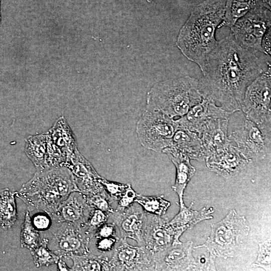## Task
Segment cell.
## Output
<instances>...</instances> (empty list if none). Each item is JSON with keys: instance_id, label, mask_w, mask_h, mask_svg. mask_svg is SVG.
<instances>
[{"instance_id": "obj_1", "label": "cell", "mask_w": 271, "mask_h": 271, "mask_svg": "<svg viewBox=\"0 0 271 271\" xmlns=\"http://www.w3.org/2000/svg\"><path fill=\"white\" fill-rule=\"evenodd\" d=\"M258 53L242 47L230 34L218 41L201 70L203 97L230 114L240 110L247 87L270 67V59L261 58Z\"/></svg>"}, {"instance_id": "obj_2", "label": "cell", "mask_w": 271, "mask_h": 271, "mask_svg": "<svg viewBox=\"0 0 271 271\" xmlns=\"http://www.w3.org/2000/svg\"><path fill=\"white\" fill-rule=\"evenodd\" d=\"M227 0H205L192 11L180 29L176 44L182 53L201 70L215 48L217 28L223 20Z\"/></svg>"}, {"instance_id": "obj_3", "label": "cell", "mask_w": 271, "mask_h": 271, "mask_svg": "<svg viewBox=\"0 0 271 271\" xmlns=\"http://www.w3.org/2000/svg\"><path fill=\"white\" fill-rule=\"evenodd\" d=\"M74 191H79L70 169L61 166L37 170L16 191V196L28 205L29 211H43L52 216Z\"/></svg>"}, {"instance_id": "obj_4", "label": "cell", "mask_w": 271, "mask_h": 271, "mask_svg": "<svg viewBox=\"0 0 271 271\" xmlns=\"http://www.w3.org/2000/svg\"><path fill=\"white\" fill-rule=\"evenodd\" d=\"M200 82L185 76L157 83L147 94L146 107L177 119L203 98Z\"/></svg>"}, {"instance_id": "obj_5", "label": "cell", "mask_w": 271, "mask_h": 271, "mask_svg": "<svg viewBox=\"0 0 271 271\" xmlns=\"http://www.w3.org/2000/svg\"><path fill=\"white\" fill-rule=\"evenodd\" d=\"M250 228L245 217L231 210L219 222L211 224L205 246L214 256L232 257L248 235Z\"/></svg>"}, {"instance_id": "obj_6", "label": "cell", "mask_w": 271, "mask_h": 271, "mask_svg": "<svg viewBox=\"0 0 271 271\" xmlns=\"http://www.w3.org/2000/svg\"><path fill=\"white\" fill-rule=\"evenodd\" d=\"M178 127L175 119L160 111L146 107L138 120L136 132L143 147L162 152L171 146Z\"/></svg>"}, {"instance_id": "obj_7", "label": "cell", "mask_w": 271, "mask_h": 271, "mask_svg": "<svg viewBox=\"0 0 271 271\" xmlns=\"http://www.w3.org/2000/svg\"><path fill=\"white\" fill-rule=\"evenodd\" d=\"M270 24V9L257 3L230 28V35L242 47L263 53L261 40Z\"/></svg>"}, {"instance_id": "obj_8", "label": "cell", "mask_w": 271, "mask_h": 271, "mask_svg": "<svg viewBox=\"0 0 271 271\" xmlns=\"http://www.w3.org/2000/svg\"><path fill=\"white\" fill-rule=\"evenodd\" d=\"M50 230L53 236L49 241L48 247L60 258H67L71 255L90 252L92 236L86 226L53 222Z\"/></svg>"}, {"instance_id": "obj_9", "label": "cell", "mask_w": 271, "mask_h": 271, "mask_svg": "<svg viewBox=\"0 0 271 271\" xmlns=\"http://www.w3.org/2000/svg\"><path fill=\"white\" fill-rule=\"evenodd\" d=\"M270 67L247 87L241 110L246 119L257 125L270 123Z\"/></svg>"}, {"instance_id": "obj_10", "label": "cell", "mask_w": 271, "mask_h": 271, "mask_svg": "<svg viewBox=\"0 0 271 271\" xmlns=\"http://www.w3.org/2000/svg\"><path fill=\"white\" fill-rule=\"evenodd\" d=\"M235 145L249 161L262 159L270 147V123L257 125L247 120L228 134Z\"/></svg>"}, {"instance_id": "obj_11", "label": "cell", "mask_w": 271, "mask_h": 271, "mask_svg": "<svg viewBox=\"0 0 271 271\" xmlns=\"http://www.w3.org/2000/svg\"><path fill=\"white\" fill-rule=\"evenodd\" d=\"M110 256V270H154L153 253L144 246L128 244L126 239L118 240Z\"/></svg>"}, {"instance_id": "obj_12", "label": "cell", "mask_w": 271, "mask_h": 271, "mask_svg": "<svg viewBox=\"0 0 271 271\" xmlns=\"http://www.w3.org/2000/svg\"><path fill=\"white\" fill-rule=\"evenodd\" d=\"M147 213L135 202L123 210H115L108 214L107 221L114 224L119 239L130 238L143 246V235Z\"/></svg>"}, {"instance_id": "obj_13", "label": "cell", "mask_w": 271, "mask_h": 271, "mask_svg": "<svg viewBox=\"0 0 271 271\" xmlns=\"http://www.w3.org/2000/svg\"><path fill=\"white\" fill-rule=\"evenodd\" d=\"M181 235L167 218L147 213L143 235V246L153 254L180 242Z\"/></svg>"}, {"instance_id": "obj_14", "label": "cell", "mask_w": 271, "mask_h": 271, "mask_svg": "<svg viewBox=\"0 0 271 271\" xmlns=\"http://www.w3.org/2000/svg\"><path fill=\"white\" fill-rule=\"evenodd\" d=\"M193 249L192 241H181L154 253V270H193Z\"/></svg>"}, {"instance_id": "obj_15", "label": "cell", "mask_w": 271, "mask_h": 271, "mask_svg": "<svg viewBox=\"0 0 271 271\" xmlns=\"http://www.w3.org/2000/svg\"><path fill=\"white\" fill-rule=\"evenodd\" d=\"M205 161L209 170L224 178L235 176L249 162L240 150L229 141L223 149L208 157Z\"/></svg>"}, {"instance_id": "obj_16", "label": "cell", "mask_w": 271, "mask_h": 271, "mask_svg": "<svg viewBox=\"0 0 271 271\" xmlns=\"http://www.w3.org/2000/svg\"><path fill=\"white\" fill-rule=\"evenodd\" d=\"M67 167L70 169L73 174L79 192L86 197L91 196L104 190L100 183L101 177L77 150L71 156Z\"/></svg>"}, {"instance_id": "obj_17", "label": "cell", "mask_w": 271, "mask_h": 271, "mask_svg": "<svg viewBox=\"0 0 271 271\" xmlns=\"http://www.w3.org/2000/svg\"><path fill=\"white\" fill-rule=\"evenodd\" d=\"M229 113L213 100L203 97L199 103L191 107L183 116L176 120L179 128L196 133L198 136L210 119L229 116Z\"/></svg>"}, {"instance_id": "obj_18", "label": "cell", "mask_w": 271, "mask_h": 271, "mask_svg": "<svg viewBox=\"0 0 271 271\" xmlns=\"http://www.w3.org/2000/svg\"><path fill=\"white\" fill-rule=\"evenodd\" d=\"M94 208L79 191L72 192L51 216L53 222L84 226Z\"/></svg>"}, {"instance_id": "obj_19", "label": "cell", "mask_w": 271, "mask_h": 271, "mask_svg": "<svg viewBox=\"0 0 271 271\" xmlns=\"http://www.w3.org/2000/svg\"><path fill=\"white\" fill-rule=\"evenodd\" d=\"M228 117L229 116H225L210 119L204 125L199 135L206 151L207 158L223 149L229 143Z\"/></svg>"}, {"instance_id": "obj_20", "label": "cell", "mask_w": 271, "mask_h": 271, "mask_svg": "<svg viewBox=\"0 0 271 271\" xmlns=\"http://www.w3.org/2000/svg\"><path fill=\"white\" fill-rule=\"evenodd\" d=\"M47 133L48 143L51 151L65 161L68 165L76 149L75 140L64 117L61 116L58 119Z\"/></svg>"}, {"instance_id": "obj_21", "label": "cell", "mask_w": 271, "mask_h": 271, "mask_svg": "<svg viewBox=\"0 0 271 271\" xmlns=\"http://www.w3.org/2000/svg\"><path fill=\"white\" fill-rule=\"evenodd\" d=\"M162 152L168 155L176 167V179L172 188L178 196L180 207H183L185 205L184 192L194 176L195 169L191 165L189 158L176 148L171 146L163 150Z\"/></svg>"}, {"instance_id": "obj_22", "label": "cell", "mask_w": 271, "mask_h": 271, "mask_svg": "<svg viewBox=\"0 0 271 271\" xmlns=\"http://www.w3.org/2000/svg\"><path fill=\"white\" fill-rule=\"evenodd\" d=\"M171 146L191 159L203 161L207 158L206 151L199 136L187 129L178 127L173 137Z\"/></svg>"}, {"instance_id": "obj_23", "label": "cell", "mask_w": 271, "mask_h": 271, "mask_svg": "<svg viewBox=\"0 0 271 271\" xmlns=\"http://www.w3.org/2000/svg\"><path fill=\"white\" fill-rule=\"evenodd\" d=\"M193 204V203H192L189 207L185 205L180 207L179 212L172 220H169L172 227L181 235L199 222L213 218L211 215L214 212L212 207L208 209L204 207L200 211H195L192 209Z\"/></svg>"}, {"instance_id": "obj_24", "label": "cell", "mask_w": 271, "mask_h": 271, "mask_svg": "<svg viewBox=\"0 0 271 271\" xmlns=\"http://www.w3.org/2000/svg\"><path fill=\"white\" fill-rule=\"evenodd\" d=\"M47 132L30 136L26 140L25 153L37 170L47 168Z\"/></svg>"}, {"instance_id": "obj_25", "label": "cell", "mask_w": 271, "mask_h": 271, "mask_svg": "<svg viewBox=\"0 0 271 271\" xmlns=\"http://www.w3.org/2000/svg\"><path fill=\"white\" fill-rule=\"evenodd\" d=\"M69 258L73 261L72 270H110V258L106 254L95 255L90 252L85 254L71 255Z\"/></svg>"}, {"instance_id": "obj_26", "label": "cell", "mask_w": 271, "mask_h": 271, "mask_svg": "<svg viewBox=\"0 0 271 271\" xmlns=\"http://www.w3.org/2000/svg\"><path fill=\"white\" fill-rule=\"evenodd\" d=\"M16 196V191L9 188L0 191V226L3 229L11 228L17 220Z\"/></svg>"}, {"instance_id": "obj_27", "label": "cell", "mask_w": 271, "mask_h": 271, "mask_svg": "<svg viewBox=\"0 0 271 271\" xmlns=\"http://www.w3.org/2000/svg\"><path fill=\"white\" fill-rule=\"evenodd\" d=\"M257 0H227L223 20L218 28H231L240 18L254 8Z\"/></svg>"}, {"instance_id": "obj_28", "label": "cell", "mask_w": 271, "mask_h": 271, "mask_svg": "<svg viewBox=\"0 0 271 271\" xmlns=\"http://www.w3.org/2000/svg\"><path fill=\"white\" fill-rule=\"evenodd\" d=\"M135 202L147 213L158 216L165 214L171 205L170 202L164 199V195L145 196L139 194Z\"/></svg>"}, {"instance_id": "obj_29", "label": "cell", "mask_w": 271, "mask_h": 271, "mask_svg": "<svg viewBox=\"0 0 271 271\" xmlns=\"http://www.w3.org/2000/svg\"><path fill=\"white\" fill-rule=\"evenodd\" d=\"M40 232L33 226L29 211L26 212L24 222L21 226L20 244L22 248L32 251L39 244L41 239Z\"/></svg>"}, {"instance_id": "obj_30", "label": "cell", "mask_w": 271, "mask_h": 271, "mask_svg": "<svg viewBox=\"0 0 271 271\" xmlns=\"http://www.w3.org/2000/svg\"><path fill=\"white\" fill-rule=\"evenodd\" d=\"M49 241L48 238H43L38 246L31 251L34 262L37 267L57 264L61 258L48 247Z\"/></svg>"}, {"instance_id": "obj_31", "label": "cell", "mask_w": 271, "mask_h": 271, "mask_svg": "<svg viewBox=\"0 0 271 271\" xmlns=\"http://www.w3.org/2000/svg\"><path fill=\"white\" fill-rule=\"evenodd\" d=\"M194 258L193 270H215L214 256L204 245L193 247Z\"/></svg>"}, {"instance_id": "obj_32", "label": "cell", "mask_w": 271, "mask_h": 271, "mask_svg": "<svg viewBox=\"0 0 271 271\" xmlns=\"http://www.w3.org/2000/svg\"><path fill=\"white\" fill-rule=\"evenodd\" d=\"M88 203L94 208L101 210L108 214L113 212L115 208L113 204L115 202L104 190L89 197H86Z\"/></svg>"}, {"instance_id": "obj_33", "label": "cell", "mask_w": 271, "mask_h": 271, "mask_svg": "<svg viewBox=\"0 0 271 271\" xmlns=\"http://www.w3.org/2000/svg\"><path fill=\"white\" fill-rule=\"evenodd\" d=\"M259 249L257 258L253 265L266 270L270 269V241L268 239L258 244Z\"/></svg>"}, {"instance_id": "obj_34", "label": "cell", "mask_w": 271, "mask_h": 271, "mask_svg": "<svg viewBox=\"0 0 271 271\" xmlns=\"http://www.w3.org/2000/svg\"><path fill=\"white\" fill-rule=\"evenodd\" d=\"M108 217V213L98 209H93L85 225L92 237L96 230L107 222Z\"/></svg>"}, {"instance_id": "obj_35", "label": "cell", "mask_w": 271, "mask_h": 271, "mask_svg": "<svg viewBox=\"0 0 271 271\" xmlns=\"http://www.w3.org/2000/svg\"><path fill=\"white\" fill-rule=\"evenodd\" d=\"M100 183L109 196L116 202L128 185V184L110 182L102 177Z\"/></svg>"}, {"instance_id": "obj_36", "label": "cell", "mask_w": 271, "mask_h": 271, "mask_svg": "<svg viewBox=\"0 0 271 271\" xmlns=\"http://www.w3.org/2000/svg\"><path fill=\"white\" fill-rule=\"evenodd\" d=\"M36 211V213L33 214L32 216L30 215L31 222L34 228L39 232L50 229L53 223L51 216L43 211Z\"/></svg>"}, {"instance_id": "obj_37", "label": "cell", "mask_w": 271, "mask_h": 271, "mask_svg": "<svg viewBox=\"0 0 271 271\" xmlns=\"http://www.w3.org/2000/svg\"><path fill=\"white\" fill-rule=\"evenodd\" d=\"M138 195L132 188L131 185L128 184L127 187L118 200L115 210H123L130 206L135 202Z\"/></svg>"}, {"instance_id": "obj_38", "label": "cell", "mask_w": 271, "mask_h": 271, "mask_svg": "<svg viewBox=\"0 0 271 271\" xmlns=\"http://www.w3.org/2000/svg\"><path fill=\"white\" fill-rule=\"evenodd\" d=\"M95 240V246L97 250L103 254L111 253L119 239L117 237H103L92 238Z\"/></svg>"}, {"instance_id": "obj_39", "label": "cell", "mask_w": 271, "mask_h": 271, "mask_svg": "<svg viewBox=\"0 0 271 271\" xmlns=\"http://www.w3.org/2000/svg\"><path fill=\"white\" fill-rule=\"evenodd\" d=\"M103 237H117L119 239L116 229L113 223L107 221L101 225L96 230L92 238Z\"/></svg>"}, {"instance_id": "obj_40", "label": "cell", "mask_w": 271, "mask_h": 271, "mask_svg": "<svg viewBox=\"0 0 271 271\" xmlns=\"http://www.w3.org/2000/svg\"><path fill=\"white\" fill-rule=\"evenodd\" d=\"M270 27L265 32L261 40L263 52L267 56L270 55Z\"/></svg>"}, {"instance_id": "obj_41", "label": "cell", "mask_w": 271, "mask_h": 271, "mask_svg": "<svg viewBox=\"0 0 271 271\" xmlns=\"http://www.w3.org/2000/svg\"><path fill=\"white\" fill-rule=\"evenodd\" d=\"M57 264L58 270H61V271H62H62H63V270H66V271L72 270L71 268L69 267L67 265L66 262L65 261H64L62 259V258L59 259V260H58Z\"/></svg>"}, {"instance_id": "obj_42", "label": "cell", "mask_w": 271, "mask_h": 271, "mask_svg": "<svg viewBox=\"0 0 271 271\" xmlns=\"http://www.w3.org/2000/svg\"><path fill=\"white\" fill-rule=\"evenodd\" d=\"M257 4L270 9V0H257Z\"/></svg>"}, {"instance_id": "obj_43", "label": "cell", "mask_w": 271, "mask_h": 271, "mask_svg": "<svg viewBox=\"0 0 271 271\" xmlns=\"http://www.w3.org/2000/svg\"><path fill=\"white\" fill-rule=\"evenodd\" d=\"M148 3H151L153 1V0H146Z\"/></svg>"}, {"instance_id": "obj_44", "label": "cell", "mask_w": 271, "mask_h": 271, "mask_svg": "<svg viewBox=\"0 0 271 271\" xmlns=\"http://www.w3.org/2000/svg\"><path fill=\"white\" fill-rule=\"evenodd\" d=\"M1 0H0V5H1ZM1 12H0V22H1Z\"/></svg>"}]
</instances>
